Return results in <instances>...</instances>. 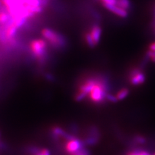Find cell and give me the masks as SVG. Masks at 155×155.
<instances>
[{"instance_id": "obj_19", "label": "cell", "mask_w": 155, "mask_h": 155, "mask_svg": "<svg viewBox=\"0 0 155 155\" xmlns=\"http://www.w3.org/2000/svg\"><path fill=\"white\" fill-rule=\"evenodd\" d=\"M34 155H50V151L47 149H39Z\"/></svg>"}, {"instance_id": "obj_2", "label": "cell", "mask_w": 155, "mask_h": 155, "mask_svg": "<svg viewBox=\"0 0 155 155\" xmlns=\"http://www.w3.org/2000/svg\"><path fill=\"white\" fill-rule=\"evenodd\" d=\"M30 47L34 56L38 60H43L46 54L47 42L43 39H37L31 41Z\"/></svg>"}, {"instance_id": "obj_22", "label": "cell", "mask_w": 155, "mask_h": 155, "mask_svg": "<svg viewBox=\"0 0 155 155\" xmlns=\"http://www.w3.org/2000/svg\"><path fill=\"white\" fill-rule=\"evenodd\" d=\"M45 76H46V78H47V80H50V81H52L53 79H54V78H54V77H53V76H52L51 74H47Z\"/></svg>"}, {"instance_id": "obj_20", "label": "cell", "mask_w": 155, "mask_h": 155, "mask_svg": "<svg viewBox=\"0 0 155 155\" xmlns=\"http://www.w3.org/2000/svg\"><path fill=\"white\" fill-rule=\"evenodd\" d=\"M101 3L107 5H117L118 0H101Z\"/></svg>"}, {"instance_id": "obj_18", "label": "cell", "mask_w": 155, "mask_h": 155, "mask_svg": "<svg viewBox=\"0 0 155 155\" xmlns=\"http://www.w3.org/2000/svg\"><path fill=\"white\" fill-rule=\"evenodd\" d=\"M71 155H90V153L88 150L83 147L81 149H80L79 151H78L77 152L72 154Z\"/></svg>"}, {"instance_id": "obj_26", "label": "cell", "mask_w": 155, "mask_h": 155, "mask_svg": "<svg viewBox=\"0 0 155 155\" xmlns=\"http://www.w3.org/2000/svg\"><path fill=\"white\" fill-rule=\"evenodd\" d=\"M153 155H155V153H154V154H153Z\"/></svg>"}, {"instance_id": "obj_8", "label": "cell", "mask_w": 155, "mask_h": 155, "mask_svg": "<svg viewBox=\"0 0 155 155\" xmlns=\"http://www.w3.org/2000/svg\"><path fill=\"white\" fill-rule=\"evenodd\" d=\"M18 29V28L14 25V23L8 27L6 28V40L8 41L12 40L14 36H16Z\"/></svg>"}, {"instance_id": "obj_10", "label": "cell", "mask_w": 155, "mask_h": 155, "mask_svg": "<svg viewBox=\"0 0 155 155\" xmlns=\"http://www.w3.org/2000/svg\"><path fill=\"white\" fill-rule=\"evenodd\" d=\"M12 16H11V14L8 12L7 8L5 11V10L0 11V24L5 25L6 23H7L9 21Z\"/></svg>"}, {"instance_id": "obj_12", "label": "cell", "mask_w": 155, "mask_h": 155, "mask_svg": "<svg viewBox=\"0 0 155 155\" xmlns=\"http://www.w3.org/2000/svg\"><path fill=\"white\" fill-rule=\"evenodd\" d=\"M85 41L87 43V45H88L89 47H90L91 48H93L96 45L90 32H86L85 33Z\"/></svg>"}, {"instance_id": "obj_9", "label": "cell", "mask_w": 155, "mask_h": 155, "mask_svg": "<svg viewBox=\"0 0 155 155\" xmlns=\"http://www.w3.org/2000/svg\"><path fill=\"white\" fill-rule=\"evenodd\" d=\"M66 134H67V133L64 129H61L60 127H58V126H55V127H52V137H54L55 139H58L59 138H64Z\"/></svg>"}, {"instance_id": "obj_13", "label": "cell", "mask_w": 155, "mask_h": 155, "mask_svg": "<svg viewBox=\"0 0 155 155\" xmlns=\"http://www.w3.org/2000/svg\"><path fill=\"white\" fill-rule=\"evenodd\" d=\"M117 5L128 11L130 7V3L129 0H118Z\"/></svg>"}, {"instance_id": "obj_16", "label": "cell", "mask_w": 155, "mask_h": 155, "mask_svg": "<svg viewBox=\"0 0 155 155\" xmlns=\"http://www.w3.org/2000/svg\"><path fill=\"white\" fill-rule=\"evenodd\" d=\"M106 100L110 101V102H112V103H116L117 101H118L117 98H116V96H114L112 94H110V93H108L107 94Z\"/></svg>"}, {"instance_id": "obj_25", "label": "cell", "mask_w": 155, "mask_h": 155, "mask_svg": "<svg viewBox=\"0 0 155 155\" xmlns=\"http://www.w3.org/2000/svg\"><path fill=\"white\" fill-rule=\"evenodd\" d=\"M154 34H155V23H154Z\"/></svg>"}, {"instance_id": "obj_11", "label": "cell", "mask_w": 155, "mask_h": 155, "mask_svg": "<svg viewBox=\"0 0 155 155\" xmlns=\"http://www.w3.org/2000/svg\"><path fill=\"white\" fill-rule=\"evenodd\" d=\"M129 94V89L127 88H123L122 89H120L117 94H116V98H117L118 101L120 100H123L125 98H127V97Z\"/></svg>"}, {"instance_id": "obj_23", "label": "cell", "mask_w": 155, "mask_h": 155, "mask_svg": "<svg viewBox=\"0 0 155 155\" xmlns=\"http://www.w3.org/2000/svg\"><path fill=\"white\" fill-rule=\"evenodd\" d=\"M151 60L152 61H153V62H154V63H155V56L151 58Z\"/></svg>"}, {"instance_id": "obj_14", "label": "cell", "mask_w": 155, "mask_h": 155, "mask_svg": "<svg viewBox=\"0 0 155 155\" xmlns=\"http://www.w3.org/2000/svg\"><path fill=\"white\" fill-rule=\"evenodd\" d=\"M134 142H135L137 143L138 144H143L146 142V139H145L142 136H135L134 137Z\"/></svg>"}, {"instance_id": "obj_15", "label": "cell", "mask_w": 155, "mask_h": 155, "mask_svg": "<svg viewBox=\"0 0 155 155\" xmlns=\"http://www.w3.org/2000/svg\"><path fill=\"white\" fill-rule=\"evenodd\" d=\"M127 155H151L146 151H140V150H134V151H129Z\"/></svg>"}, {"instance_id": "obj_5", "label": "cell", "mask_w": 155, "mask_h": 155, "mask_svg": "<svg viewBox=\"0 0 155 155\" xmlns=\"http://www.w3.org/2000/svg\"><path fill=\"white\" fill-rule=\"evenodd\" d=\"M102 5H104V7L106 9L109 10L111 12L114 13L116 15H117L121 18H125L128 16V12L127 10L119 7L117 5H107L103 3Z\"/></svg>"}, {"instance_id": "obj_6", "label": "cell", "mask_w": 155, "mask_h": 155, "mask_svg": "<svg viewBox=\"0 0 155 155\" xmlns=\"http://www.w3.org/2000/svg\"><path fill=\"white\" fill-rule=\"evenodd\" d=\"M99 136L100 134L98 129L94 127L91 128L90 130L89 137L84 141V144L90 145L96 144L99 140Z\"/></svg>"}, {"instance_id": "obj_17", "label": "cell", "mask_w": 155, "mask_h": 155, "mask_svg": "<svg viewBox=\"0 0 155 155\" xmlns=\"http://www.w3.org/2000/svg\"><path fill=\"white\" fill-rule=\"evenodd\" d=\"M87 96V94L82 93V92L78 91L75 96V100L76 101H80L81 100H83Z\"/></svg>"}, {"instance_id": "obj_3", "label": "cell", "mask_w": 155, "mask_h": 155, "mask_svg": "<svg viewBox=\"0 0 155 155\" xmlns=\"http://www.w3.org/2000/svg\"><path fill=\"white\" fill-rule=\"evenodd\" d=\"M130 84L134 86H139L145 83L146 80L145 72L140 68L137 67L131 69L129 75Z\"/></svg>"}, {"instance_id": "obj_21", "label": "cell", "mask_w": 155, "mask_h": 155, "mask_svg": "<svg viewBox=\"0 0 155 155\" xmlns=\"http://www.w3.org/2000/svg\"><path fill=\"white\" fill-rule=\"evenodd\" d=\"M149 51H151L153 52H155V41L153 42L152 43L150 44L149 47Z\"/></svg>"}, {"instance_id": "obj_4", "label": "cell", "mask_w": 155, "mask_h": 155, "mask_svg": "<svg viewBox=\"0 0 155 155\" xmlns=\"http://www.w3.org/2000/svg\"><path fill=\"white\" fill-rule=\"evenodd\" d=\"M84 145V142L83 140L75 138L69 140V141H67V143L65 145V149L66 152L71 155L83 148Z\"/></svg>"}, {"instance_id": "obj_27", "label": "cell", "mask_w": 155, "mask_h": 155, "mask_svg": "<svg viewBox=\"0 0 155 155\" xmlns=\"http://www.w3.org/2000/svg\"><path fill=\"white\" fill-rule=\"evenodd\" d=\"M154 17H155V15H154Z\"/></svg>"}, {"instance_id": "obj_7", "label": "cell", "mask_w": 155, "mask_h": 155, "mask_svg": "<svg viewBox=\"0 0 155 155\" xmlns=\"http://www.w3.org/2000/svg\"><path fill=\"white\" fill-rule=\"evenodd\" d=\"M90 33H91L92 37H93V38L94 43L97 45L100 42L101 36V33H102V29H101V28L100 27V25H94V26L92 27Z\"/></svg>"}, {"instance_id": "obj_24", "label": "cell", "mask_w": 155, "mask_h": 155, "mask_svg": "<svg viewBox=\"0 0 155 155\" xmlns=\"http://www.w3.org/2000/svg\"><path fill=\"white\" fill-rule=\"evenodd\" d=\"M3 6V3L2 2V0H0V8H2V7Z\"/></svg>"}, {"instance_id": "obj_1", "label": "cell", "mask_w": 155, "mask_h": 155, "mask_svg": "<svg viewBox=\"0 0 155 155\" xmlns=\"http://www.w3.org/2000/svg\"><path fill=\"white\" fill-rule=\"evenodd\" d=\"M41 34L45 40L49 41L54 47H62L66 44L65 38L61 34L53 31L52 29L47 28L43 29Z\"/></svg>"}]
</instances>
